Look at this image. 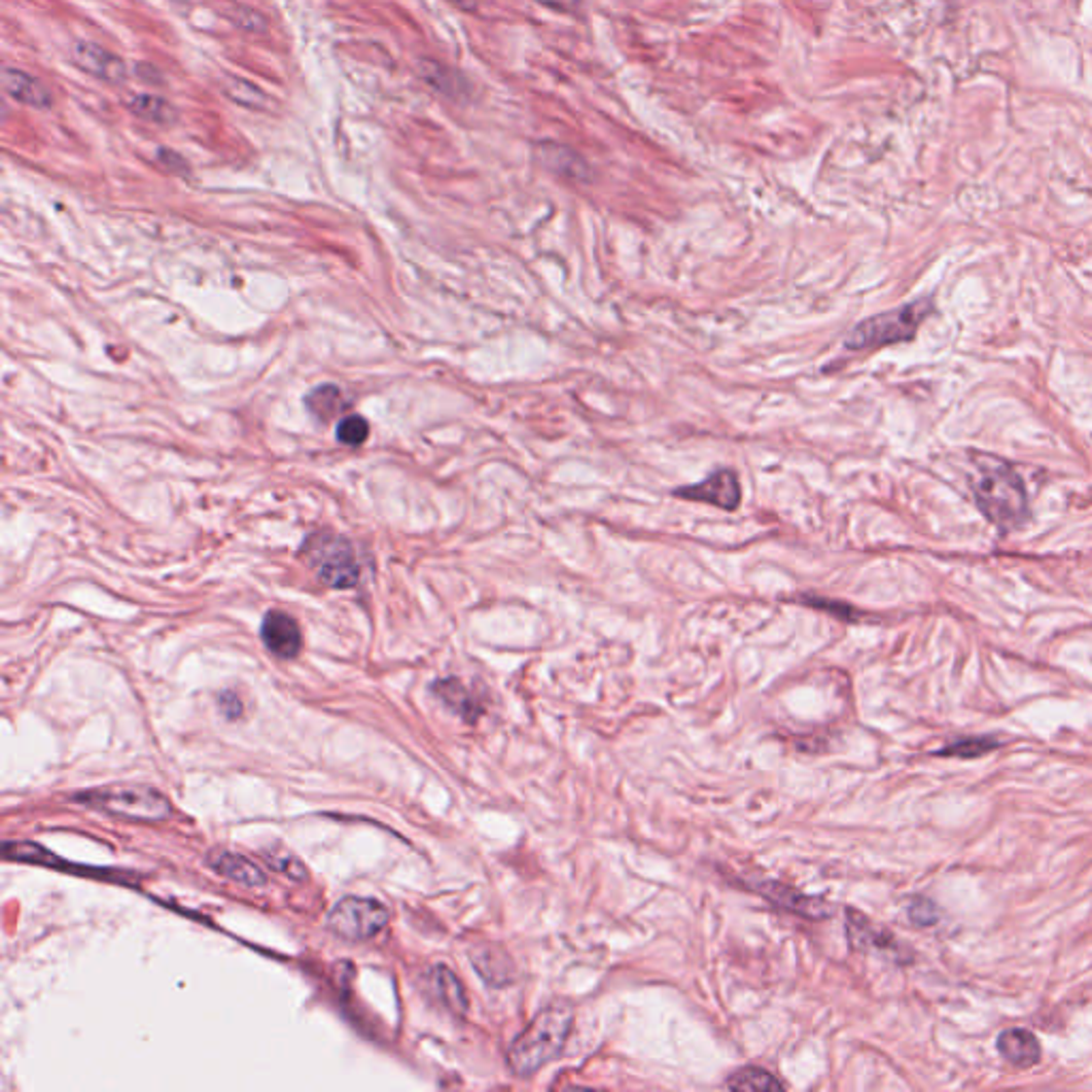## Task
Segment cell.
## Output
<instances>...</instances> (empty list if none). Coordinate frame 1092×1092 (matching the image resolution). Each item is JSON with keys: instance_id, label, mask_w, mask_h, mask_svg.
<instances>
[{"instance_id": "cell-32", "label": "cell", "mask_w": 1092, "mask_h": 1092, "mask_svg": "<svg viewBox=\"0 0 1092 1092\" xmlns=\"http://www.w3.org/2000/svg\"><path fill=\"white\" fill-rule=\"evenodd\" d=\"M220 709H223L229 720H237L241 715V702L233 696V693H223V696H220Z\"/></svg>"}, {"instance_id": "cell-4", "label": "cell", "mask_w": 1092, "mask_h": 1092, "mask_svg": "<svg viewBox=\"0 0 1092 1092\" xmlns=\"http://www.w3.org/2000/svg\"><path fill=\"white\" fill-rule=\"evenodd\" d=\"M75 800L130 822H162L171 815L169 800L148 786H105L77 793Z\"/></svg>"}, {"instance_id": "cell-29", "label": "cell", "mask_w": 1092, "mask_h": 1092, "mask_svg": "<svg viewBox=\"0 0 1092 1092\" xmlns=\"http://www.w3.org/2000/svg\"><path fill=\"white\" fill-rule=\"evenodd\" d=\"M909 918L918 926H933L939 922V909L929 898H915L909 907Z\"/></svg>"}, {"instance_id": "cell-33", "label": "cell", "mask_w": 1092, "mask_h": 1092, "mask_svg": "<svg viewBox=\"0 0 1092 1092\" xmlns=\"http://www.w3.org/2000/svg\"><path fill=\"white\" fill-rule=\"evenodd\" d=\"M452 7H457L461 11H476L478 9V0H448Z\"/></svg>"}, {"instance_id": "cell-14", "label": "cell", "mask_w": 1092, "mask_h": 1092, "mask_svg": "<svg viewBox=\"0 0 1092 1092\" xmlns=\"http://www.w3.org/2000/svg\"><path fill=\"white\" fill-rule=\"evenodd\" d=\"M470 961L474 969L478 970V975L487 981L493 988L509 986L514 981V965L511 956L506 954L500 945H480L472 952Z\"/></svg>"}, {"instance_id": "cell-10", "label": "cell", "mask_w": 1092, "mask_h": 1092, "mask_svg": "<svg viewBox=\"0 0 1092 1092\" xmlns=\"http://www.w3.org/2000/svg\"><path fill=\"white\" fill-rule=\"evenodd\" d=\"M756 890L764 898H768L770 902H775V904H779V907L788 909L792 913L804 915V918L824 920L830 915V907L826 900L802 895L800 890H793L786 884H779V881H756Z\"/></svg>"}, {"instance_id": "cell-1", "label": "cell", "mask_w": 1092, "mask_h": 1092, "mask_svg": "<svg viewBox=\"0 0 1092 1092\" xmlns=\"http://www.w3.org/2000/svg\"><path fill=\"white\" fill-rule=\"evenodd\" d=\"M575 1027V1007L568 1001L546 1005L532 1024L514 1037L509 1047V1065L518 1077H532L564 1052Z\"/></svg>"}, {"instance_id": "cell-18", "label": "cell", "mask_w": 1092, "mask_h": 1092, "mask_svg": "<svg viewBox=\"0 0 1092 1092\" xmlns=\"http://www.w3.org/2000/svg\"><path fill=\"white\" fill-rule=\"evenodd\" d=\"M429 986H432V992L438 997V1001L442 1003L444 1007H448L450 1011H455V1013H466L468 1011L466 990H463L461 981L457 979V975L452 973L448 967H442V965L434 967L432 973H429Z\"/></svg>"}, {"instance_id": "cell-21", "label": "cell", "mask_w": 1092, "mask_h": 1092, "mask_svg": "<svg viewBox=\"0 0 1092 1092\" xmlns=\"http://www.w3.org/2000/svg\"><path fill=\"white\" fill-rule=\"evenodd\" d=\"M725 1086L730 1090H783L786 1084L779 1082V1079L772 1075L770 1072L762 1067H743L734 1072L730 1077L725 1079Z\"/></svg>"}, {"instance_id": "cell-20", "label": "cell", "mask_w": 1092, "mask_h": 1092, "mask_svg": "<svg viewBox=\"0 0 1092 1092\" xmlns=\"http://www.w3.org/2000/svg\"><path fill=\"white\" fill-rule=\"evenodd\" d=\"M220 88H223L225 96L239 107L255 109V112H264V109L271 107V98L267 96V92L248 80H241V77L227 75Z\"/></svg>"}, {"instance_id": "cell-7", "label": "cell", "mask_w": 1092, "mask_h": 1092, "mask_svg": "<svg viewBox=\"0 0 1092 1092\" xmlns=\"http://www.w3.org/2000/svg\"><path fill=\"white\" fill-rule=\"evenodd\" d=\"M672 495L683 500L711 504L715 509L722 511H736L738 504L743 500V489L738 482L736 472L732 470H717L709 478L693 484H683V487L672 491Z\"/></svg>"}, {"instance_id": "cell-16", "label": "cell", "mask_w": 1092, "mask_h": 1092, "mask_svg": "<svg viewBox=\"0 0 1092 1092\" xmlns=\"http://www.w3.org/2000/svg\"><path fill=\"white\" fill-rule=\"evenodd\" d=\"M538 160L545 164L548 171H553L561 178L575 180V182H587L589 180V167L575 150L559 143H540L536 148Z\"/></svg>"}, {"instance_id": "cell-28", "label": "cell", "mask_w": 1092, "mask_h": 1092, "mask_svg": "<svg viewBox=\"0 0 1092 1092\" xmlns=\"http://www.w3.org/2000/svg\"><path fill=\"white\" fill-rule=\"evenodd\" d=\"M802 602L811 606V609H820V611H828L834 616H841L845 621H852L858 616V613L852 609L849 604L843 602H832V600H826V598H818V595H804Z\"/></svg>"}, {"instance_id": "cell-13", "label": "cell", "mask_w": 1092, "mask_h": 1092, "mask_svg": "<svg viewBox=\"0 0 1092 1092\" xmlns=\"http://www.w3.org/2000/svg\"><path fill=\"white\" fill-rule=\"evenodd\" d=\"M207 864H209V868L216 870L218 875H223V877L235 881V884H241V886L259 888V886L267 884V875H264V870H261L246 856H239V854H233V852H212L207 856Z\"/></svg>"}, {"instance_id": "cell-12", "label": "cell", "mask_w": 1092, "mask_h": 1092, "mask_svg": "<svg viewBox=\"0 0 1092 1092\" xmlns=\"http://www.w3.org/2000/svg\"><path fill=\"white\" fill-rule=\"evenodd\" d=\"M3 88L11 98H16L18 103L26 107H35V109L53 107V94L50 88L41 80H37V77L14 69V66H7L3 71Z\"/></svg>"}, {"instance_id": "cell-17", "label": "cell", "mask_w": 1092, "mask_h": 1092, "mask_svg": "<svg viewBox=\"0 0 1092 1092\" xmlns=\"http://www.w3.org/2000/svg\"><path fill=\"white\" fill-rule=\"evenodd\" d=\"M434 691H436V696L442 700L452 713H457L466 722H476L478 717L482 715V707L476 700H474V696L468 691V687L463 686L459 679L436 681Z\"/></svg>"}, {"instance_id": "cell-3", "label": "cell", "mask_w": 1092, "mask_h": 1092, "mask_svg": "<svg viewBox=\"0 0 1092 1092\" xmlns=\"http://www.w3.org/2000/svg\"><path fill=\"white\" fill-rule=\"evenodd\" d=\"M933 310L934 307L929 299H918L907 305H900L897 310L870 316L849 331L845 337V348L873 350L909 341L918 334L920 325L933 314Z\"/></svg>"}, {"instance_id": "cell-2", "label": "cell", "mask_w": 1092, "mask_h": 1092, "mask_svg": "<svg viewBox=\"0 0 1092 1092\" xmlns=\"http://www.w3.org/2000/svg\"><path fill=\"white\" fill-rule=\"evenodd\" d=\"M973 495L979 511L1001 532H1011V529H1018L1020 525L1027 523V489H1024V482L1018 474L1005 466V463L986 459L984 466H979L977 478L973 480Z\"/></svg>"}, {"instance_id": "cell-6", "label": "cell", "mask_w": 1092, "mask_h": 1092, "mask_svg": "<svg viewBox=\"0 0 1092 1092\" xmlns=\"http://www.w3.org/2000/svg\"><path fill=\"white\" fill-rule=\"evenodd\" d=\"M386 922L389 909L382 902L363 897L341 898L327 915V929L344 941H368L376 936Z\"/></svg>"}, {"instance_id": "cell-9", "label": "cell", "mask_w": 1092, "mask_h": 1092, "mask_svg": "<svg viewBox=\"0 0 1092 1092\" xmlns=\"http://www.w3.org/2000/svg\"><path fill=\"white\" fill-rule=\"evenodd\" d=\"M261 638L275 657L291 659L299 653L303 647V636L299 625L291 615L282 611H269L261 623Z\"/></svg>"}, {"instance_id": "cell-27", "label": "cell", "mask_w": 1092, "mask_h": 1092, "mask_svg": "<svg viewBox=\"0 0 1092 1092\" xmlns=\"http://www.w3.org/2000/svg\"><path fill=\"white\" fill-rule=\"evenodd\" d=\"M370 425L363 416L350 414L337 423V440L346 446H359L368 440Z\"/></svg>"}, {"instance_id": "cell-23", "label": "cell", "mask_w": 1092, "mask_h": 1092, "mask_svg": "<svg viewBox=\"0 0 1092 1092\" xmlns=\"http://www.w3.org/2000/svg\"><path fill=\"white\" fill-rule=\"evenodd\" d=\"M339 400H341V393H339L337 386L325 384V386H318V389H314L310 395H307L305 404H307V407H310V412L316 418H321V421H331V416L335 414V410L341 404Z\"/></svg>"}, {"instance_id": "cell-22", "label": "cell", "mask_w": 1092, "mask_h": 1092, "mask_svg": "<svg viewBox=\"0 0 1092 1092\" xmlns=\"http://www.w3.org/2000/svg\"><path fill=\"white\" fill-rule=\"evenodd\" d=\"M1001 745V741L992 736H975V738H963V741H956L952 745H947L943 749L936 752V756H943V757H979L992 749H997Z\"/></svg>"}, {"instance_id": "cell-30", "label": "cell", "mask_w": 1092, "mask_h": 1092, "mask_svg": "<svg viewBox=\"0 0 1092 1092\" xmlns=\"http://www.w3.org/2000/svg\"><path fill=\"white\" fill-rule=\"evenodd\" d=\"M159 160H160V162L164 164V167H167V169H171V171H175V173L186 171V162H184V159L180 157V154H178V152H171V150H159Z\"/></svg>"}, {"instance_id": "cell-19", "label": "cell", "mask_w": 1092, "mask_h": 1092, "mask_svg": "<svg viewBox=\"0 0 1092 1092\" xmlns=\"http://www.w3.org/2000/svg\"><path fill=\"white\" fill-rule=\"evenodd\" d=\"M128 109L137 118L159 126H171L178 123L180 112L173 103L159 94H137L128 101Z\"/></svg>"}, {"instance_id": "cell-15", "label": "cell", "mask_w": 1092, "mask_h": 1092, "mask_svg": "<svg viewBox=\"0 0 1092 1092\" xmlns=\"http://www.w3.org/2000/svg\"><path fill=\"white\" fill-rule=\"evenodd\" d=\"M997 1050L1007 1063L1020 1069H1029L1039 1063L1041 1047L1037 1037L1024 1029H1007L999 1035Z\"/></svg>"}, {"instance_id": "cell-24", "label": "cell", "mask_w": 1092, "mask_h": 1092, "mask_svg": "<svg viewBox=\"0 0 1092 1092\" xmlns=\"http://www.w3.org/2000/svg\"><path fill=\"white\" fill-rule=\"evenodd\" d=\"M263 858L267 860L273 870H278V873L291 877L295 881H303L307 877V868L303 866L301 860L297 858L293 852H286V849L273 847V849H269V852H264Z\"/></svg>"}, {"instance_id": "cell-25", "label": "cell", "mask_w": 1092, "mask_h": 1092, "mask_svg": "<svg viewBox=\"0 0 1092 1092\" xmlns=\"http://www.w3.org/2000/svg\"><path fill=\"white\" fill-rule=\"evenodd\" d=\"M227 19L233 26H237L239 30L252 32V35H261V32L267 30V19H264V16L259 14L257 9L246 7V5L227 7Z\"/></svg>"}, {"instance_id": "cell-11", "label": "cell", "mask_w": 1092, "mask_h": 1092, "mask_svg": "<svg viewBox=\"0 0 1092 1092\" xmlns=\"http://www.w3.org/2000/svg\"><path fill=\"white\" fill-rule=\"evenodd\" d=\"M845 915H847L845 929H847L849 943H852L854 950L858 952L879 950L888 954H898V943L895 941V936L873 926V922H870L866 915L856 909H845Z\"/></svg>"}, {"instance_id": "cell-8", "label": "cell", "mask_w": 1092, "mask_h": 1092, "mask_svg": "<svg viewBox=\"0 0 1092 1092\" xmlns=\"http://www.w3.org/2000/svg\"><path fill=\"white\" fill-rule=\"evenodd\" d=\"M71 58L75 66H80L84 73L92 75L105 84H114V86L124 84L128 77L126 62L109 50L96 46V43H88V41L77 43V46L71 50Z\"/></svg>"}, {"instance_id": "cell-31", "label": "cell", "mask_w": 1092, "mask_h": 1092, "mask_svg": "<svg viewBox=\"0 0 1092 1092\" xmlns=\"http://www.w3.org/2000/svg\"><path fill=\"white\" fill-rule=\"evenodd\" d=\"M538 3L561 11V14H579L582 7V0H538Z\"/></svg>"}, {"instance_id": "cell-5", "label": "cell", "mask_w": 1092, "mask_h": 1092, "mask_svg": "<svg viewBox=\"0 0 1092 1092\" xmlns=\"http://www.w3.org/2000/svg\"><path fill=\"white\" fill-rule=\"evenodd\" d=\"M301 555L305 564L310 566L318 579L334 589H348L355 587L361 568L352 550L350 543L344 536L331 534V532H316L307 536L301 546Z\"/></svg>"}, {"instance_id": "cell-26", "label": "cell", "mask_w": 1092, "mask_h": 1092, "mask_svg": "<svg viewBox=\"0 0 1092 1092\" xmlns=\"http://www.w3.org/2000/svg\"><path fill=\"white\" fill-rule=\"evenodd\" d=\"M421 75H423L425 82H429L436 88V90L444 92L448 96H455L457 90H459V86L455 82L457 75L450 73L446 66H442V64H436L432 60H423L421 62Z\"/></svg>"}]
</instances>
